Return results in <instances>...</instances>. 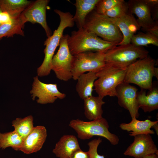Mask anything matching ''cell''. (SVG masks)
Wrapping results in <instances>:
<instances>
[{
    "mask_svg": "<svg viewBox=\"0 0 158 158\" xmlns=\"http://www.w3.org/2000/svg\"><path fill=\"white\" fill-rule=\"evenodd\" d=\"M158 68H156L155 67L154 71V76L158 80Z\"/></svg>",
    "mask_w": 158,
    "mask_h": 158,
    "instance_id": "obj_35",
    "label": "cell"
},
{
    "mask_svg": "<svg viewBox=\"0 0 158 158\" xmlns=\"http://www.w3.org/2000/svg\"><path fill=\"white\" fill-rule=\"evenodd\" d=\"M80 149L75 136L64 135L56 143L52 152L59 158H70L75 152Z\"/></svg>",
    "mask_w": 158,
    "mask_h": 158,
    "instance_id": "obj_18",
    "label": "cell"
},
{
    "mask_svg": "<svg viewBox=\"0 0 158 158\" xmlns=\"http://www.w3.org/2000/svg\"><path fill=\"white\" fill-rule=\"evenodd\" d=\"M123 0H99L95 10L98 13L105 15L110 9L117 4L123 3Z\"/></svg>",
    "mask_w": 158,
    "mask_h": 158,
    "instance_id": "obj_28",
    "label": "cell"
},
{
    "mask_svg": "<svg viewBox=\"0 0 158 158\" xmlns=\"http://www.w3.org/2000/svg\"><path fill=\"white\" fill-rule=\"evenodd\" d=\"M142 158H158V155L156 154H152L145 156Z\"/></svg>",
    "mask_w": 158,
    "mask_h": 158,
    "instance_id": "obj_34",
    "label": "cell"
},
{
    "mask_svg": "<svg viewBox=\"0 0 158 158\" xmlns=\"http://www.w3.org/2000/svg\"><path fill=\"white\" fill-rule=\"evenodd\" d=\"M110 18L118 27L123 35L122 40L118 45L130 43L132 37L140 28L134 16L129 12L120 17Z\"/></svg>",
    "mask_w": 158,
    "mask_h": 158,
    "instance_id": "obj_16",
    "label": "cell"
},
{
    "mask_svg": "<svg viewBox=\"0 0 158 158\" xmlns=\"http://www.w3.org/2000/svg\"><path fill=\"white\" fill-rule=\"evenodd\" d=\"M97 78L96 73L93 72L84 73L79 77L76 90L80 98L84 100L92 96L94 82Z\"/></svg>",
    "mask_w": 158,
    "mask_h": 158,
    "instance_id": "obj_21",
    "label": "cell"
},
{
    "mask_svg": "<svg viewBox=\"0 0 158 158\" xmlns=\"http://www.w3.org/2000/svg\"><path fill=\"white\" fill-rule=\"evenodd\" d=\"M47 135V130L44 126H38L34 127L23 140L22 144L18 151L26 154L37 152L42 147Z\"/></svg>",
    "mask_w": 158,
    "mask_h": 158,
    "instance_id": "obj_15",
    "label": "cell"
},
{
    "mask_svg": "<svg viewBox=\"0 0 158 158\" xmlns=\"http://www.w3.org/2000/svg\"><path fill=\"white\" fill-rule=\"evenodd\" d=\"M23 139L15 131L2 133L0 132V148L5 149L9 147L18 151Z\"/></svg>",
    "mask_w": 158,
    "mask_h": 158,
    "instance_id": "obj_25",
    "label": "cell"
},
{
    "mask_svg": "<svg viewBox=\"0 0 158 158\" xmlns=\"http://www.w3.org/2000/svg\"></svg>",
    "mask_w": 158,
    "mask_h": 158,
    "instance_id": "obj_36",
    "label": "cell"
},
{
    "mask_svg": "<svg viewBox=\"0 0 158 158\" xmlns=\"http://www.w3.org/2000/svg\"><path fill=\"white\" fill-rule=\"evenodd\" d=\"M70 158H90V157L88 151H83L80 149L75 152Z\"/></svg>",
    "mask_w": 158,
    "mask_h": 158,
    "instance_id": "obj_33",
    "label": "cell"
},
{
    "mask_svg": "<svg viewBox=\"0 0 158 158\" xmlns=\"http://www.w3.org/2000/svg\"><path fill=\"white\" fill-rule=\"evenodd\" d=\"M27 0H0V7L15 16H20L32 2Z\"/></svg>",
    "mask_w": 158,
    "mask_h": 158,
    "instance_id": "obj_24",
    "label": "cell"
},
{
    "mask_svg": "<svg viewBox=\"0 0 158 158\" xmlns=\"http://www.w3.org/2000/svg\"><path fill=\"white\" fill-rule=\"evenodd\" d=\"M26 22L21 14L10 22L0 26V39L4 37H13L15 34L24 36L23 29Z\"/></svg>",
    "mask_w": 158,
    "mask_h": 158,
    "instance_id": "obj_23",
    "label": "cell"
},
{
    "mask_svg": "<svg viewBox=\"0 0 158 158\" xmlns=\"http://www.w3.org/2000/svg\"><path fill=\"white\" fill-rule=\"evenodd\" d=\"M149 52L143 47L131 43L117 45L104 53L106 63L127 67L138 59L148 56Z\"/></svg>",
    "mask_w": 158,
    "mask_h": 158,
    "instance_id": "obj_7",
    "label": "cell"
},
{
    "mask_svg": "<svg viewBox=\"0 0 158 158\" xmlns=\"http://www.w3.org/2000/svg\"><path fill=\"white\" fill-rule=\"evenodd\" d=\"M156 63L154 59L148 56L138 60L127 67L124 82L135 84L141 89L151 90Z\"/></svg>",
    "mask_w": 158,
    "mask_h": 158,
    "instance_id": "obj_6",
    "label": "cell"
},
{
    "mask_svg": "<svg viewBox=\"0 0 158 158\" xmlns=\"http://www.w3.org/2000/svg\"><path fill=\"white\" fill-rule=\"evenodd\" d=\"M33 117L30 115L23 118H18L12 122L14 131L24 140L33 128Z\"/></svg>",
    "mask_w": 158,
    "mask_h": 158,
    "instance_id": "obj_26",
    "label": "cell"
},
{
    "mask_svg": "<svg viewBox=\"0 0 158 158\" xmlns=\"http://www.w3.org/2000/svg\"><path fill=\"white\" fill-rule=\"evenodd\" d=\"M67 43L73 55L87 51L106 53L118 43L105 41L94 33L83 28L68 35Z\"/></svg>",
    "mask_w": 158,
    "mask_h": 158,
    "instance_id": "obj_1",
    "label": "cell"
},
{
    "mask_svg": "<svg viewBox=\"0 0 158 158\" xmlns=\"http://www.w3.org/2000/svg\"><path fill=\"white\" fill-rule=\"evenodd\" d=\"M32 89L30 91L32 100L36 97L37 103L41 104L53 103L57 99H62L66 95L59 91L56 84H46L40 81L37 76L34 77Z\"/></svg>",
    "mask_w": 158,
    "mask_h": 158,
    "instance_id": "obj_11",
    "label": "cell"
},
{
    "mask_svg": "<svg viewBox=\"0 0 158 158\" xmlns=\"http://www.w3.org/2000/svg\"><path fill=\"white\" fill-rule=\"evenodd\" d=\"M68 35H63L59 42V47L56 53L54 55L51 61V70L59 79L67 81L72 78L71 70L73 56L68 47Z\"/></svg>",
    "mask_w": 158,
    "mask_h": 158,
    "instance_id": "obj_8",
    "label": "cell"
},
{
    "mask_svg": "<svg viewBox=\"0 0 158 158\" xmlns=\"http://www.w3.org/2000/svg\"><path fill=\"white\" fill-rule=\"evenodd\" d=\"M84 114L88 120L92 121L102 118L103 105L105 103L103 98L92 96L83 100Z\"/></svg>",
    "mask_w": 158,
    "mask_h": 158,
    "instance_id": "obj_22",
    "label": "cell"
},
{
    "mask_svg": "<svg viewBox=\"0 0 158 158\" xmlns=\"http://www.w3.org/2000/svg\"><path fill=\"white\" fill-rule=\"evenodd\" d=\"M100 138L95 139L90 141L87 144L89 147L88 151L90 158H105L104 155L99 154L97 151V148L99 144L102 142Z\"/></svg>",
    "mask_w": 158,
    "mask_h": 158,
    "instance_id": "obj_30",
    "label": "cell"
},
{
    "mask_svg": "<svg viewBox=\"0 0 158 158\" xmlns=\"http://www.w3.org/2000/svg\"><path fill=\"white\" fill-rule=\"evenodd\" d=\"M126 68L106 63L97 72L94 87L98 96L103 99L107 96H116V88L124 82Z\"/></svg>",
    "mask_w": 158,
    "mask_h": 158,
    "instance_id": "obj_3",
    "label": "cell"
},
{
    "mask_svg": "<svg viewBox=\"0 0 158 158\" xmlns=\"http://www.w3.org/2000/svg\"><path fill=\"white\" fill-rule=\"evenodd\" d=\"M54 11L60 17V22L57 29L45 41V54L42 63L37 68V76L40 77L48 75L51 70V61L57 47L59 46L60 39L63 35L64 30L67 27H72L74 25L73 16L69 12H63L55 9Z\"/></svg>",
    "mask_w": 158,
    "mask_h": 158,
    "instance_id": "obj_2",
    "label": "cell"
},
{
    "mask_svg": "<svg viewBox=\"0 0 158 158\" xmlns=\"http://www.w3.org/2000/svg\"><path fill=\"white\" fill-rule=\"evenodd\" d=\"M49 2L48 0H37L31 3L21 13L26 22L33 24L38 23L44 29L49 37L52 35V32L46 20V10Z\"/></svg>",
    "mask_w": 158,
    "mask_h": 158,
    "instance_id": "obj_13",
    "label": "cell"
},
{
    "mask_svg": "<svg viewBox=\"0 0 158 158\" xmlns=\"http://www.w3.org/2000/svg\"><path fill=\"white\" fill-rule=\"evenodd\" d=\"M83 28L107 41L119 44L123 39L119 29L110 18L98 13L95 9L87 16Z\"/></svg>",
    "mask_w": 158,
    "mask_h": 158,
    "instance_id": "obj_4",
    "label": "cell"
},
{
    "mask_svg": "<svg viewBox=\"0 0 158 158\" xmlns=\"http://www.w3.org/2000/svg\"><path fill=\"white\" fill-rule=\"evenodd\" d=\"M99 0H76L75 15L73 16L74 22L78 29L83 27L87 16L95 8Z\"/></svg>",
    "mask_w": 158,
    "mask_h": 158,
    "instance_id": "obj_20",
    "label": "cell"
},
{
    "mask_svg": "<svg viewBox=\"0 0 158 158\" xmlns=\"http://www.w3.org/2000/svg\"><path fill=\"white\" fill-rule=\"evenodd\" d=\"M69 126L76 132L78 137L83 140L99 136L107 139L113 145H117L119 141L117 135L109 131L108 122L103 117L87 122L78 119H72Z\"/></svg>",
    "mask_w": 158,
    "mask_h": 158,
    "instance_id": "obj_5",
    "label": "cell"
},
{
    "mask_svg": "<svg viewBox=\"0 0 158 158\" xmlns=\"http://www.w3.org/2000/svg\"><path fill=\"white\" fill-rule=\"evenodd\" d=\"M158 121H152L147 119L145 121H140L135 118L132 119L128 123H122L119 127L122 130L130 132L129 135L134 136L139 134H154V132L151 128Z\"/></svg>",
    "mask_w": 158,
    "mask_h": 158,
    "instance_id": "obj_19",
    "label": "cell"
},
{
    "mask_svg": "<svg viewBox=\"0 0 158 158\" xmlns=\"http://www.w3.org/2000/svg\"><path fill=\"white\" fill-rule=\"evenodd\" d=\"M18 16H15L11 15L2 10L0 7V26L11 22L13 19Z\"/></svg>",
    "mask_w": 158,
    "mask_h": 158,
    "instance_id": "obj_32",
    "label": "cell"
},
{
    "mask_svg": "<svg viewBox=\"0 0 158 158\" xmlns=\"http://www.w3.org/2000/svg\"><path fill=\"white\" fill-rule=\"evenodd\" d=\"M137 94V100L139 108L145 112H150L158 109V85L156 81L152 83L151 90L147 94L145 90L141 89Z\"/></svg>",
    "mask_w": 158,
    "mask_h": 158,
    "instance_id": "obj_17",
    "label": "cell"
},
{
    "mask_svg": "<svg viewBox=\"0 0 158 158\" xmlns=\"http://www.w3.org/2000/svg\"><path fill=\"white\" fill-rule=\"evenodd\" d=\"M130 43L138 47H143L150 44L158 46V37L149 32H139L133 36Z\"/></svg>",
    "mask_w": 158,
    "mask_h": 158,
    "instance_id": "obj_27",
    "label": "cell"
},
{
    "mask_svg": "<svg viewBox=\"0 0 158 158\" xmlns=\"http://www.w3.org/2000/svg\"><path fill=\"white\" fill-rule=\"evenodd\" d=\"M129 13L127 2L125 1L115 6L104 15L111 18H117Z\"/></svg>",
    "mask_w": 158,
    "mask_h": 158,
    "instance_id": "obj_29",
    "label": "cell"
},
{
    "mask_svg": "<svg viewBox=\"0 0 158 158\" xmlns=\"http://www.w3.org/2000/svg\"><path fill=\"white\" fill-rule=\"evenodd\" d=\"M138 91V89L135 87L124 82L116 88L118 104L128 111L132 119L137 118L140 115L137 100Z\"/></svg>",
    "mask_w": 158,
    "mask_h": 158,
    "instance_id": "obj_12",
    "label": "cell"
},
{
    "mask_svg": "<svg viewBox=\"0 0 158 158\" xmlns=\"http://www.w3.org/2000/svg\"><path fill=\"white\" fill-rule=\"evenodd\" d=\"M104 53L99 52L87 51L73 56L71 74L76 80L86 72L96 73L106 64Z\"/></svg>",
    "mask_w": 158,
    "mask_h": 158,
    "instance_id": "obj_9",
    "label": "cell"
},
{
    "mask_svg": "<svg viewBox=\"0 0 158 158\" xmlns=\"http://www.w3.org/2000/svg\"><path fill=\"white\" fill-rule=\"evenodd\" d=\"M133 142L123 154L134 158H142L146 155L156 154L158 150L150 134H139L134 136Z\"/></svg>",
    "mask_w": 158,
    "mask_h": 158,
    "instance_id": "obj_14",
    "label": "cell"
},
{
    "mask_svg": "<svg viewBox=\"0 0 158 158\" xmlns=\"http://www.w3.org/2000/svg\"><path fill=\"white\" fill-rule=\"evenodd\" d=\"M150 8L151 14L153 20L158 22V0H145Z\"/></svg>",
    "mask_w": 158,
    "mask_h": 158,
    "instance_id": "obj_31",
    "label": "cell"
},
{
    "mask_svg": "<svg viewBox=\"0 0 158 158\" xmlns=\"http://www.w3.org/2000/svg\"><path fill=\"white\" fill-rule=\"evenodd\" d=\"M127 3L129 13L137 16L136 20L142 30L158 37V23L153 19L145 0H130Z\"/></svg>",
    "mask_w": 158,
    "mask_h": 158,
    "instance_id": "obj_10",
    "label": "cell"
}]
</instances>
